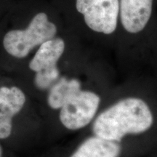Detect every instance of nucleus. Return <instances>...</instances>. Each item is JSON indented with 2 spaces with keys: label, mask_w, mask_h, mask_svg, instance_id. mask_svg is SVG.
<instances>
[{
  "label": "nucleus",
  "mask_w": 157,
  "mask_h": 157,
  "mask_svg": "<svg viewBox=\"0 0 157 157\" xmlns=\"http://www.w3.org/2000/svg\"><path fill=\"white\" fill-rule=\"evenodd\" d=\"M155 124V112L143 83L135 74L116 84L93 122L84 130L120 143L129 156L136 157Z\"/></svg>",
  "instance_id": "f257e3e1"
},
{
  "label": "nucleus",
  "mask_w": 157,
  "mask_h": 157,
  "mask_svg": "<svg viewBox=\"0 0 157 157\" xmlns=\"http://www.w3.org/2000/svg\"><path fill=\"white\" fill-rule=\"evenodd\" d=\"M66 26L82 42L114 51L119 0H65Z\"/></svg>",
  "instance_id": "f03ea898"
},
{
  "label": "nucleus",
  "mask_w": 157,
  "mask_h": 157,
  "mask_svg": "<svg viewBox=\"0 0 157 157\" xmlns=\"http://www.w3.org/2000/svg\"><path fill=\"white\" fill-rule=\"evenodd\" d=\"M154 0H119L117 42L114 52L119 66L128 76L137 74L143 41L153 13Z\"/></svg>",
  "instance_id": "7ed1b4c3"
},
{
  "label": "nucleus",
  "mask_w": 157,
  "mask_h": 157,
  "mask_svg": "<svg viewBox=\"0 0 157 157\" xmlns=\"http://www.w3.org/2000/svg\"><path fill=\"white\" fill-rule=\"evenodd\" d=\"M114 77L96 82L68 99L57 112L59 125L65 132H81L93 122L111 90Z\"/></svg>",
  "instance_id": "20e7f679"
},
{
  "label": "nucleus",
  "mask_w": 157,
  "mask_h": 157,
  "mask_svg": "<svg viewBox=\"0 0 157 157\" xmlns=\"http://www.w3.org/2000/svg\"><path fill=\"white\" fill-rule=\"evenodd\" d=\"M64 30H62L61 23L50 10H40L31 17L25 28L7 31L3 38V47L13 58L24 59L42 43Z\"/></svg>",
  "instance_id": "39448f33"
},
{
  "label": "nucleus",
  "mask_w": 157,
  "mask_h": 157,
  "mask_svg": "<svg viewBox=\"0 0 157 157\" xmlns=\"http://www.w3.org/2000/svg\"><path fill=\"white\" fill-rule=\"evenodd\" d=\"M67 157H131L120 143L81 131Z\"/></svg>",
  "instance_id": "423d86ee"
},
{
  "label": "nucleus",
  "mask_w": 157,
  "mask_h": 157,
  "mask_svg": "<svg viewBox=\"0 0 157 157\" xmlns=\"http://www.w3.org/2000/svg\"><path fill=\"white\" fill-rule=\"evenodd\" d=\"M26 101V95L20 87H0V139L10 136L13 118L23 109Z\"/></svg>",
  "instance_id": "0eeeda50"
},
{
  "label": "nucleus",
  "mask_w": 157,
  "mask_h": 157,
  "mask_svg": "<svg viewBox=\"0 0 157 157\" xmlns=\"http://www.w3.org/2000/svg\"><path fill=\"white\" fill-rule=\"evenodd\" d=\"M0 157H2V148L1 144H0Z\"/></svg>",
  "instance_id": "6e6552de"
}]
</instances>
